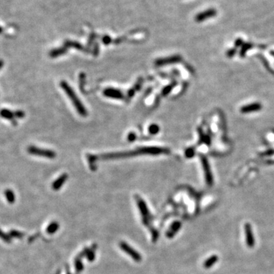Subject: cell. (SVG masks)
Segmentation results:
<instances>
[{"mask_svg": "<svg viewBox=\"0 0 274 274\" xmlns=\"http://www.w3.org/2000/svg\"><path fill=\"white\" fill-rule=\"evenodd\" d=\"M75 268H76L77 272H81V270H83V265H82L80 260H76L75 261Z\"/></svg>", "mask_w": 274, "mask_h": 274, "instance_id": "cell-19", "label": "cell"}, {"mask_svg": "<svg viewBox=\"0 0 274 274\" xmlns=\"http://www.w3.org/2000/svg\"><path fill=\"white\" fill-rule=\"evenodd\" d=\"M181 222H174V223L172 224V226H171L170 229L168 230V233H167V236H168L169 238H171V237L178 232V230L181 228Z\"/></svg>", "mask_w": 274, "mask_h": 274, "instance_id": "cell-11", "label": "cell"}, {"mask_svg": "<svg viewBox=\"0 0 274 274\" xmlns=\"http://www.w3.org/2000/svg\"><path fill=\"white\" fill-rule=\"evenodd\" d=\"M136 199L137 204H138V207H139V210L141 211L142 214H143V218H144V220H145V218L148 219L147 218H148L149 216V210H148V208H147L146 204H145V203L144 202V200L142 199L141 197L136 196Z\"/></svg>", "mask_w": 274, "mask_h": 274, "instance_id": "cell-6", "label": "cell"}, {"mask_svg": "<svg viewBox=\"0 0 274 274\" xmlns=\"http://www.w3.org/2000/svg\"><path fill=\"white\" fill-rule=\"evenodd\" d=\"M15 114V117L17 118H23L25 117V113L21 110H17L15 112H14Z\"/></svg>", "mask_w": 274, "mask_h": 274, "instance_id": "cell-22", "label": "cell"}, {"mask_svg": "<svg viewBox=\"0 0 274 274\" xmlns=\"http://www.w3.org/2000/svg\"><path fill=\"white\" fill-rule=\"evenodd\" d=\"M218 257L217 255H212L209 258H208L204 263V267L207 269L210 268L211 266L216 264V263L218 261Z\"/></svg>", "mask_w": 274, "mask_h": 274, "instance_id": "cell-13", "label": "cell"}, {"mask_svg": "<svg viewBox=\"0 0 274 274\" xmlns=\"http://www.w3.org/2000/svg\"><path fill=\"white\" fill-rule=\"evenodd\" d=\"M67 178H68V175L66 174H63V175L60 176L58 179L56 180V181H55L53 183V185H52L53 189L54 190H58L60 187L63 185L64 182L66 181V180H67Z\"/></svg>", "mask_w": 274, "mask_h": 274, "instance_id": "cell-10", "label": "cell"}, {"mask_svg": "<svg viewBox=\"0 0 274 274\" xmlns=\"http://www.w3.org/2000/svg\"><path fill=\"white\" fill-rule=\"evenodd\" d=\"M0 238L6 243H11L12 242V237H10L9 235L5 233L4 232H2V230L0 229Z\"/></svg>", "mask_w": 274, "mask_h": 274, "instance_id": "cell-17", "label": "cell"}, {"mask_svg": "<svg viewBox=\"0 0 274 274\" xmlns=\"http://www.w3.org/2000/svg\"><path fill=\"white\" fill-rule=\"evenodd\" d=\"M104 95H106L107 97H110L112 98H117V99H121L123 98V95L120 91L116 90L114 89H107L104 91Z\"/></svg>", "mask_w": 274, "mask_h": 274, "instance_id": "cell-8", "label": "cell"}, {"mask_svg": "<svg viewBox=\"0 0 274 274\" xmlns=\"http://www.w3.org/2000/svg\"><path fill=\"white\" fill-rule=\"evenodd\" d=\"M59 228H60V225H59L58 222H53L51 224H50V226L46 228V232L50 235H52V234L55 233Z\"/></svg>", "mask_w": 274, "mask_h": 274, "instance_id": "cell-15", "label": "cell"}, {"mask_svg": "<svg viewBox=\"0 0 274 274\" xmlns=\"http://www.w3.org/2000/svg\"><path fill=\"white\" fill-rule=\"evenodd\" d=\"M168 151L165 149L162 148H158V147H149V148H142L137 150L131 151V152H122V153H117V154H107L101 155L100 158L103 159H110V158H118L121 157H126L131 156V155H143V154H149V155H158L162 153H167Z\"/></svg>", "mask_w": 274, "mask_h": 274, "instance_id": "cell-1", "label": "cell"}, {"mask_svg": "<svg viewBox=\"0 0 274 274\" xmlns=\"http://www.w3.org/2000/svg\"><path fill=\"white\" fill-rule=\"evenodd\" d=\"M27 152L33 155H37V156L46 157L48 158H53L56 157V153L53 151L48 150V149H43L37 148L34 145H30L27 148Z\"/></svg>", "mask_w": 274, "mask_h": 274, "instance_id": "cell-3", "label": "cell"}, {"mask_svg": "<svg viewBox=\"0 0 274 274\" xmlns=\"http://www.w3.org/2000/svg\"><path fill=\"white\" fill-rule=\"evenodd\" d=\"M136 138L135 134H133V133H131V134H129V136H128V139H129V141H133Z\"/></svg>", "mask_w": 274, "mask_h": 274, "instance_id": "cell-23", "label": "cell"}, {"mask_svg": "<svg viewBox=\"0 0 274 274\" xmlns=\"http://www.w3.org/2000/svg\"><path fill=\"white\" fill-rule=\"evenodd\" d=\"M245 235H246V241H247V245L249 247H253L254 246V238L252 232L251 226L249 223H246L244 226Z\"/></svg>", "mask_w": 274, "mask_h": 274, "instance_id": "cell-5", "label": "cell"}, {"mask_svg": "<svg viewBox=\"0 0 274 274\" xmlns=\"http://www.w3.org/2000/svg\"><path fill=\"white\" fill-rule=\"evenodd\" d=\"M178 60V57L177 56H173V57H169V58L162 59V60H158L156 62L157 65H164V64L172 63L177 62Z\"/></svg>", "mask_w": 274, "mask_h": 274, "instance_id": "cell-14", "label": "cell"}, {"mask_svg": "<svg viewBox=\"0 0 274 274\" xmlns=\"http://www.w3.org/2000/svg\"><path fill=\"white\" fill-rule=\"evenodd\" d=\"M3 65H4V62H3V60H0V70L2 69V66H3Z\"/></svg>", "mask_w": 274, "mask_h": 274, "instance_id": "cell-24", "label": "cell"}, {"mask_svg": "<svg viewBox=\"0 0 274 274\" xmlns=\"http://www.w3.org/2000/svg\"><path fill=\"white\" fill-rule=\"evenodd\" d=\"M60 85H61V87H62L63 89L65 91V92L66 93V95L70 97V100H72V102L73 103L74 106L76 108L78 112L81 114V116H86V115H87V110H86V109L85 108V107L83 106V104H81V100L78 98L77 95H76V94L75 93V91L72 89V88L70 87V85H69L67 82H66V81H63L62 82L60 83Z\"/></svg>", "mask_w": 274, "mask_h": 274, "instance_id": "cell-2", "label": "cell"}, {"mask_svg": "<svg viewBox=\"0 0 274 274\" xmlns=\"http://www.w3.org/2000/svg\"><path fill=\"white\" fill-rule=\"evenodd\" d=\"M216 10H214V9L207 10V11L203 12V13L199 14V15L197 16V21H203V20L208 18H210V17H212V16H215V15H216Z\"/></svg>", "mask_w": 274, "mask_h": 274, "instance_id": "cell-9", "label": "cell"}, {"mask_svg": "<svg viewBox=\"0 0 274 274\" xmlns=\"http://www.w3.org/2000/svg\"><path fill=\"white\" fill-rule=\"evenodd\" d=\"M25 234L22 232H19V231H16V230H11L9 232V236L11 237H15V238H18V239H21L24 237Z\"/></svg>", "mask_w": 274, "mask_h": 274, "instance_id": "cell-16", "label": "cell"}, {"mask_svg": "<svg viewBox=\"0 0 274 274\" xmlns=\"http://www.w3.org/2000/svg\"><path fill=\"white\" fill-rule=\"evenodd\" d=\"M0 117L6 119V120H11L12 124H13L14 125H16V121L14 119L15 114H14V112H12L11 110H8V109H2V110H0Z\"/></svg>", "mask_w": 274, "mask_h": 274, "instance_id": "cell-7", "label": "cell"}, {"mask_svg": "<svg viewBox=\"0 0 274 274\" xmlns=\"http://www.w3.org/2000/svg\"><path fill=\"white\" fill-rule=\"evenodd\" d=\"M95 251H89V253L87 254V257L89 259V261H94V259H95Z\"/></svg>", "mask_w": 274, "mask_h": 274, "instance_id": "cell-21", "label": "cell"}, {"mask_svg": "<svg viewBox=\"0 0 274 274\" xmlns=\"http://www.w3.org/2000/svg\"><path fill=\"white\" fill-rule=\"evenodd\" d=\"M4 194L6 200H7V201L8 202V203L13 204V203H15V193H14V192L12 190L8 189L6 190H5Z\"/></svg>", "mask_w": 274, "mask_h": 274, "instance_id": "cell-12", "label": "cell"}, {"mask_svg": "<svg viewBox=\"0 0 274 274\" xmlns=\"http://www.w3.org/2000/svg\"><path fill=\"white\" fill-rule=\"evenodd\" d=\"M119 245H120V248H121L125 253L129 254L134 261H136V262H140V261H142L141 254L138 253L136 251H135L133 247H130L128 244H126V242H124V241H120Z\"/></svg>", "mask_w": 274, "mask_h": 274, "instance_id": "cell-4", "label": "cell"}, {"mask_svg": "<svg viewBox=\"0 0 274 274\" xmlns=\"http://www.w3.org/2000/svg\"><path fill=\"white\" fill-rule=\"evenodd\" d=\"M149 133H152V134H156L159 131V127L157 125H155V124H153V125H151L149 126Z\"/></svg>", "mask_w": 274, "mask_h": 274, "instance_id": "cell-18", "label": "cell"}, {"mask_svg": "<svg viewBox=\"0 0 274 274\" xmlns=\"http://www.w3.org/2000/svg\"><path fill=\"white\" fill-rule=\"evenodd\" d=\"M1 32H2V28L0 27V33H1Z\"/></svg>", "mask_w": 274, "mask_h": 274, "instance_id": "cell-25", "label": "cell"}, {"mask_svg": "<svg viewBox=\"0 0 274 274\" xmlns=\"http://www.w3.org/2000/svg\"><path fill=\"white\" fill-rule=\"evenodd\" d=\"M259 106H257V105H252V106H248L243 108V111H244V112H246V111H251V110H255V109L257 110Z\"/></svg>", "mask_w": 274, "mask_h": 274, "instance_id": "cell-20", "label": "cell"}]
</instances>
